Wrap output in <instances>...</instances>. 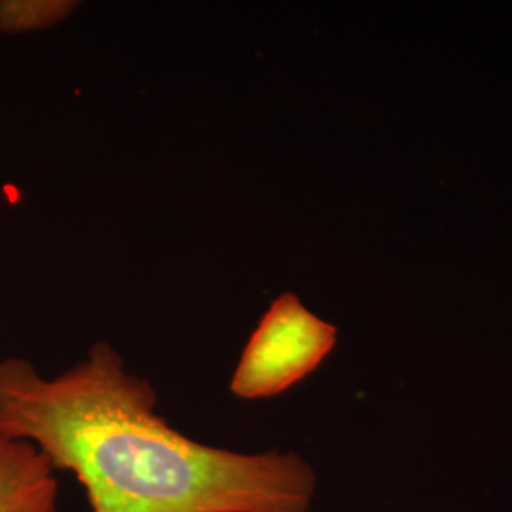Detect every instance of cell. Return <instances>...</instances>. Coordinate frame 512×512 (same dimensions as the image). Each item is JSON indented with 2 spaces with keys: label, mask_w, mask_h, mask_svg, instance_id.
Returning a JSON list of instances; mask_svg holds the SVG:
<instances>
[{
  "label": "cell",
  "mask_w": 512,
  "mask_h": 512,
  "mask_svg": "<svg viewBox=\"0 0 512 512\" xmlns=\"http://www.w3.org/2000/svg\"><path fill=\"white\" fill-rule=\"evenodd\" d=\"M156 408V389L107 342L52 378L23 357L0 361V435L73 473L90 512H311L308 459L203 444Z\"/></svg>",
  "instance_id": "cell-1"
},
{
  "label": "cell",
  "mask_w": 512,
  "mask_h": 512,
  "mask_svg": "<svg viewBox=\"0 0 512 512\" xmlns=\"http://www.w3.org/2000/svg\"><path fill=\"white\" fill-rule=\"evenodd\" d=\"M338 329L293 293L277 296L241 351L230 391L241 401L272 399L315 372L336 348Z\"/></svg>",
  "instance_id": "cell-2"
},
{
  "label": "cell",
  "mask_w": 512,
  "mask_h": 512,
  "mask_svg": "<svg viewBox=\"0 0 512 512\" xmlns=\"http://www.w3.org/2000/svg\"><path fill=\"white\" fill-rule=\"evenodd\" d=\"M0 512H61L59 482L37 448L0 435Z\"/></svg>",
  "instance_id": "cell-3"
},
{
  "label": "cell",
  "mask_w": 512,
  "mask_h": 512,
  "mask_svg": "<svg viewBox=\"0 0 512 512\" xmlns=\"http://www.w3.org/2000/svg\"><path fill=\"white\" fill-rule=\"evenodd\" d=\"M71 0H0V35H27L52 29L76 10Z\"/></svg>",
  "instance_id": "cell-4"
}]
</instances>
